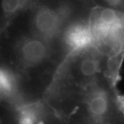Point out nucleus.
Instances as JSON below:
<instances>
[{"mask_svg":"<svg viewBox=\"0 0 124 124\" xmlns=\"http://www.w3.org/2000/svg\"><path fill=\"white\" fill-rule=\"evenodd\" d=\"M92 0H27L0 31V86L23 105L42 101L64 60L92 43Z\"/></svg>","mask_w":124,"mask_h":124,"instance_id":"1","label":"nucleus"},{"mask_svg":"<svg viewBox=\"0 0 124 124\" xmlns=\"http://www.w3.org/2000/svg\"><path fill=\"white\" fill-rule=\"evenodd\" d=\"M118 72L93 59L70 58L42 102L61 124H124V99L116 87Z\"/></svg>","mask_w":124,"mask_h":124,"instance_id":"2","label":"nucleus"},{"mask_svg":"<svg viewBox=\"0 0 124 124\" xmlns=\"http://www.w3.org/2000/svg\"><path fill=\"white\" fill-rule=\"evenodd\" d=\"M92 43L111 57L124 55V13L94 7L90 18Z\"/></svg>","mask_w":124,"mask_h":124,"instance_id":"3","label":"nucleus"},{"mask_svg":"<svg viewBox=\"0 0 124 124\" xmlns=\"http://www.w3.org/2000/svg\"><path fill=\"white\" fill-rule=\"evenodd\" d=\"M22 107L0 89V124H22Z\"/></svg>","mask_w":124,"mask_h":124,"instance_id":"4","label":"nucleus"},{"mask_svg":"<svg viewBox=\"0 0 124 124\" xmlns=\"http://www.w3.org/2000/svg\"><path fill=\"white\" fill-rule=\"evenodd\" d=\"M27 0H0V31Z\"/></svg>","mask_w":124,"mask_h":124,"instance_id":"5","label":"nucleus"},{"mask_svg":"<svg viewBox=\"0 0 124 124\" xmlns=\"http://www.w3.org/2000/svg\"><path fill=\"white\" fill-rule=\"evenodd\" d=\"M96 7L109 8L124 13V0H92Z\"/></svg>","mask_w":124,"mask_h":124,"instance_id":"6","label":"nucleus"}]
</instances>
